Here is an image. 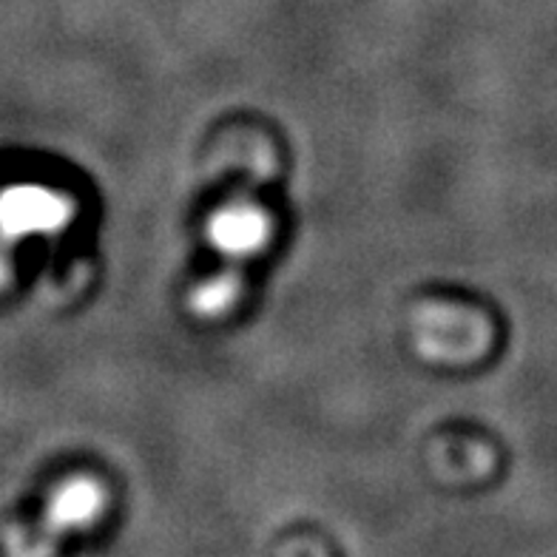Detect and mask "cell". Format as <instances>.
<instances>
[{
    "label": "cell",
    "mask_w": 557,
    "mask_h": 557,
    "mask_svg": "<svg viewBox=\"0 0 557 557\" xmlns=\"http://www.w3.org/2000/svg\"><path fill=\"white\" fill-rule=\"evenodd\" d=\"M66 216V202L44 188H12L3 199V222H7L9 236L58 231Z\"/></svg>",
    "instance_id": "cell-1"
},
{
    "label": "cell",
    "mask_w": 557,
    "mask_h": 557,
    "mask_svg": "<svg viewBox=\"0 0 557 557\" xmlns=\"http://www.w3.org/2000/svg\"><path fill=\"white\" fill-rule=\"evenodd\" d=\"M264 234H268V220L262 216V211L250 206L225 208L211 222L213 245L231 257L253 253L264 243Z\"/></svg>",
    "instance_id": "cell-2"
},
{
    "label": "cell",
    "mask_w": 557,
    "mask_h": 557,
    "mask_svg": "<svg viewBox=\"0 0 557 557\" xmlns=\"http://www.w3.org/2000/svg\"><path fill=\"white\" fill-rule=\"evenodd\" d=\"M100 490L88 481H72L54 495L52 500V518L60 527H81L88 523L100 512Z\"/></svg>",
    "instance_id": "cell-3"
},
{
    "label": "cell",
    "mask_w": 557,
    "mask_h": 557,
    "mask_svg": "<svg viewBox=\"0 0 557 557\" xmlns=\"http://www.w3.org/2000/svg\"><path fill=\"white\" fill-rule=\"evenodd\" d=\"M234 296H236V278L234 276H216L199 287L197 296H194V308L206 315L222 313V310H225L227 305L234 301Z\"/></svg>",
    "instance_id": "cell-4"
}]
</instances>
